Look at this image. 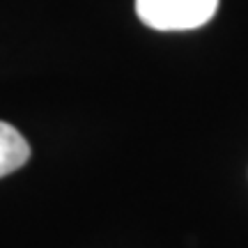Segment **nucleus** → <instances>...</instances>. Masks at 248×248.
I'll return each mask as SVG.
<instances>
[{
  "label": "nucleus",
  "mask_w": 248,
  "mask_h": 248,
  "mask_svg": "<svg viewBox=\"0 0 248 248\" xmlns=\"http://www.w3.org/2000/svg\"><path fill=\"white\" fill-rule=\"evenodd\" d=\"M218 0H136V14L154 30H193L216 14Z\"/></svg>",
  "instance_id": "nucleus-1"
},
{
  "label": "nucleus",
  "mask_w": 248,
  "mask_h": 248,
  "mask_svg": "<svg viewBox=\"0 0 248 248\" xmlns=\"http://www.w3.org/2000/svg\"><path fill=\"white\" fill-rule=\"evenodd\" d=\"M30 159V145L12 124L0 120V177H7L26 166Z\"/></svg>",
  "instance_id": "nucleus-2"
}]
</instances>
